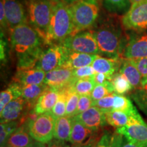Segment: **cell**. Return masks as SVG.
Segmentation results:
<instances>
[{
    "label": "cell",
    "mask_w": 147,
    "mask_h": 147,
    "mask_svg": "<svg viewBox=\"0 0 147 147\" xmlns=\"http://www.w3.org/2000/svg\"><path fill=\"white\" fill-rule=\"evenodd\" d=\"M10 42L18 59L17 70L36 68L44 52L41 36L27 23L21 24L10 29Z\"/></svg>",
    "instance_id": "obj_1"
},
{
    "label": "cell",
    "mask_w": 147,
    "mask_h": 147,
    "mask_svg": "<svg viewBox=\"0 0 147 147\" xmlns=\"http://www.w3.org/2000/svg\"><path fill=\"white\" fill-rule=\"evenodd\" d=\"M74 21L70 6L64 1L53 0L51 21L45 43L53 45V42L61 44L74 31Z\"/></svg>",
    "instance_id": "obj_2"
},
{
    "label": "cell",
    "mask_w": 147,
    "mask_h": 147,
    "mask_svg": "<svg viewBox=\"0 0 147 147\" xmlns=\"http://www.w3.org/2000/svg\"><path fill=\"white\" fill-rule=\"evenodd\" d=\"M100 53L110 58H119L122 50V36L118 27L105 23L93 32Z\"/></svg>",
    "instance_id": "obj_3"
},
{
    "label": "cell",
    "mask_w": 147,
    "mask_h": 147,
    "mask_svg": "<svg viewBox=\"0 0 147 147\" xmlns=\"http://www.w3.org/2000/svg\"><path fill=\"white\" fill-rule=\"evenodd\" d=\"M53 0H28L27 18L45 43L53 11Z\"/></svg>",
    "instance_id": "obj_4"
},
{
    "label": "cell",
    "mask_w": 147,
    "mask_h": 147,
    "mask_svg": "<svg viewBox=\"0 0 147 147\" xmlns=\"http://www.w3.org/2000/svg\"><path fill=\"white\" fill-rule=\"evenodd\" d=\"M75 34L94 25L100 13L99 0H78L70 6ZM71 34V35H72Z\"/></svg>",
    "instance_id": "obj_5"
},
{
    "label": "cell",
    "mask_w": 147,
    "mask_h": 147,
    "mask_svg": "<svg viewBox=\"0 0 147 147\" xmlns=\"http://www.w3.org/2000/svg\"><path fill=\"white\" fill-rule=\"evenodd\" d=\"M56 118L51 112L42 113L36 119L27 120L26 124L30 135L36 141L42 143L49 142L54 138Z\"/></svg>",
    "instance_id": "obj_6"
},
{
    "label": "cell",
    "mask_w": 147,
    "mask_h": 147,
    "mask_svg": "<svg viewBox=\"0 0 147 147\" xmlns=\"http://www.w3.org/2000/svg\"><path fill=\"white\" fill-rule=\"evenodd\" d=\"M61 45L67 49L75 52L98 55V45L93 32L82 31L67 37Z\"/></svg>",
    "instance_id": "obj_7"
},
{
    "label": "cell",
    "mask_w": 147,
    "mask_h": 147,
    "mask_svg": "<svg viewBox=\"0 0 147 147\" xmlns=\"http://www.w3.org/2000/svg\"><path fill=\"white\" fill-rule=\"evenodd\" d=\"M69 51L62 45H52L42 53L36 68L49 72L63 67L67 59Z\"/></svg>",
    "instance_id": "obj_8"
},
{
    "label": "cell",
    "mask_w": 147,
    "mask_h": 147,
    "mask_svg": "<svg viewBox=\"0 0 147 147\" xmlns=\"http://www.w3.org/2000/svg\"><path fill=\"white\" fill-rule=\"evenodd\" d=\"M122 24L126 29L137 32L147 29V1L131 4L123 16Z\"/></svg>",
    "instance_id": "obj_9"
},
{
    "label": "cell",
    "mask_w": 147,
    "mask_h": 147,
    "mask_svg": "<svg viewBox=\"0 0 147 147\" xmlns=\"http://www.w3.org/2000/svg\"><path fill=\"white\" fill-rule=\"evenodd\" d=\"M76 80L73 69L61 67L47 72L44 83L51 89L60 90L71 85Z\"/></svg>",
    "instance_id": "obj_10"
},
{
    "label": "cell",
    "mask_w": 147,
    "mask_h": 147,
    "mask_svg": "<svg viewBox=\"0 0 147 147\" xmlns=\"http://www.w3.org/2000/svg\"><path fill=\"white\" fill-rule=\"evenodd\" d=\"M4 7L8 27L13 29L21 24L27 23V15L23 5L17 0H1Z\"/></svg>",
    "instance_id": "obj_11"
},
{
    "label": "cell",
    "mask_w": 147,
    "mask_h": 147,
    "mask_svg": "<svg viewBox=\"0 0 147 147\" xmlns=\"http://www.w3.org/2000/svg\"><path fill=\"white\" fill-rule=\"evenodd\" d=\"M132 36L124 47L123 56L127 59L147 57V32Z\"/></svg>",
    "instance_id": "obj_12"
},
{
    "label": "cell",
    "mask_w": 147,
    "mask_h": 147,
    "mask_svg": "<svg viewBox=\"0 0 147 147\" xmlns=\"http://www.w3.org/2000/svg\"><path fill=\"white\" fill-rule=\"evenodd\" d=\"M74 117L80 121L86 127L95 131H97L107 123L106 113L95 106H92L88 110Z\"/></svg>",
    "instance_id": "obj_13"
},
{
    "label": "cell",
    "mask_w": 147,
    "mask_h": 147,
    "mask_svg": "<svg viewBox=\"0 0 147 147\" xmlns=\"http://www.w3.org/2000/svg\"><path fill=\"white\" fill-rule=\"evenodd\" d=\"M95 130L91 129L80 121L72 117L71 123V131L69 141L73 144H83L95 142Z\"/></svg>",
    "instance_id": "obj_14"
},
{
    "label": "cell",
    "mask_w": 147,
    "mask_h": 147,
    "mask_svg": "<svg viewBox=\"0 0 147 147\" xmlns=\"http://www.w3.org/2000/svg\"><path fill=\"white\" fill-rule=\"evenodd\" d=\"M116 132L121 134L129 142L140 144L147 143V125L137 123L117 128Z\"/></svg>",
    "instance_id": "obj_15"
},
{
    "label": "cell",
    "mask_w": 147,
    "mask_h": 147,
    "mask_svg": "<svg viewBox=\"0 0 147 147\" xmlns=\"http://www.w3.org/2000/svg\"><path fill=\"white\" fill-rule=\"evenodd\" d=\"M27 107L30 108V106L23 97L12 100L1 111V123L16 121L25 113Z\"/></svg>",
    "instance_id": "obj_16"
},
{
    "label": "cell",
    "mask_w": 147,
    "mask_h": 147,
    "mask_svg": "<svg viewBox=\"0 0 147 147\" xmlns=\"http://www.w3.org/2000/svg\"><path fill=\"white\" fill-rule=\"evenodd\" d=\"M35 140L29 134L27 124H24L12 133L7 140L5 147H32Z\"/></svg>",
    "instance_id": "obj_17"
},
{
    "label": "cell",
    "mask_w": 147,
    "mask_h": 147,
    "mask_svg": "<svg viewBox=\"0 0 147 147\" xmlns=\"http://www.w3.org/2000/svg\"><path fill=\"white\" fill-rule=\"evenodd\" d=\"M46 77V72L42 69L33 68L25 70H17L13 78L14 82L24 84H43Z\"/></svg>",
    "instance_id": "obj_18"
},
{
    "label": "cell",
    "mask_w": 147,
    "mask_h": 147,
    "mask_svg": "<svg viewBox=\"0 0 147 147\" xmlns=\"http://www.w3.org/2000/svg\"><path fill=\"white\" fill-rule=\"evenodd\" d=\"M59 98V90L48 88L37 100L34 106V111L42 114L51 112L53 110Z\"/></svg>",
    "instance_id": "obj_19"
},
{
    "label": "cell",
    "mask_w": 147,
    "mask_h": 147,
    "mask_svg": "<svg viewBox=\"0 0 147 147\" xmlns=\"http://www.w3.org/2000/svg\"><path fill=\"white\" fill-rule=\"evenodd\" d=\"M121 61L119 58H106L98 57L93 61L91 66L96 73H104L112 76L120 69Z\"/></svg>",
    "instance_id": "obj_20"
},
{
    "label": "cell",
    "mask_w": 147,
    "mask_h": 147,
    "mask_svg": "<svg viewBox=\"0 0 147 147\" xmlns=\"http://www.w3.org/2000/svg\"><path fill=\"white\" fill-rule=\"evenodd\" d=\"M98 55L87 54V53L75 52L69 50L67 59L63 67L74 69L84 66L91 65Z\"/></svg>",
    "instance_id": "obj_21"
},
{
    "label": "cell",
    "mask_w": 147,
    "mask_h": 147,
    "mask_svg": "<svg viewBox=\"0 0 147 147\" xmlns=\"http://www.w3.org/2000/svg\"><path fill=\"white\" fill-rule=\"evenodd\" d=\"M120 72L125 76L133 88L140 89L142 87V76L137 67L129 59H126L122 62Z\"/></svg>",
    "instance_id": "obj_22"
},
{
    "label": "cell",
    "mask_w": 147,
    "mask_h": 147,
    "mask_svg": "<svg viewBox=\"0 0 147 147\" xmlns=\"http://www.w3.org/2000/svg\"><path fill=\"white\" fill-rule=\"evenodd\" d=\"M45 83L40 84H21V97L28 103L29 106H35L37 100L48 89Z\"/></svg>",
    "instance_id": "obj_23"
},
{
    "label": "cell",
    "mask_w": 147,
    "mask_h": 147,
    "mask_svg": "<svg viewBox=\"0 0 147 147\" xmlns=\"http://www.w3.org/2000/svg\"><path fill=\"white\" fill-rule=\"evenodd\" d=\"M72 117L67 116L59 117L55 120L54 138L63 141H69L71 131Z\"/></svg>",
    "instance_id": "obj_24"
},
{
    "label": "cell",
    "mask_w": 147,
    "mask_h": 147,
    "mask_svg": "<svg viewBox=\"0 0 147 147\" xmlns=\"http://www.w3.org/2000/svg\"><path fill=\"white\" fill-rule=\"evenodd\" d=\"M105 113L107 123L117 128L130 125L133 118L128 114L119 110H110Z\"/></svg>",
    "instance_id": "obj_25"
},
{
    "label": "cell",
    "mask_w": 147,
    "mask_h": 147,
    "mask_svg": "<svg viewBox=\"0 0 147 147\" xmlns=\"http://www.w3.org/2000/svg\"><path fill=\"white\" fill-rule=\"evenodd\" d=\"M19 97H21V84L14 82L0 93V112L7 104Z\"/></svg>",
    "instance_id": "obj_26"
},
{
    "label": "cell",
    "mask_w": 147,
    "mask_h": 147,
    "mask_svg": "<svg viewBox=\"0 0 147 147\" xmlns=\"http://www.w3.org/2000/svg\"><path fill=\"white\" fill-rule=\"evenodd\" d=\"M110 82L113 84L114 92L119 95L125 94L133 88L125 76L120 71L114 74L110 78Z\"/></svg>",
    "instance_id": "obj_27"
},
{
    "label": "cell",
    "mask_w": 147,
    "mask_h": 147,
    "mask_svg": "<svg viewBox=\"0 0 147 147\" xmlns=\"http://www.w3.org/2000/svg\"><path fill=\"white\" fill-rule=\"evenodd\" d=\"M72 85V84H71ZM71 85L66 87L63 89L59 90V98L56 104L53 107L51 113L56 119L65 116L66 103H67V95L69 88Z\"/></svg>",
    "instance_id": "obj_28"
},
{
    "label": "cell",
    "mask_w": 147,
    "mask_h": 147,
    "mask_svg": "<svg viewBox=\"0 0 147 147\" xmlns=\"http://www.w3.org/2000/svg\"><path fill=\"white\" fill-rule=\"evenodd\" d=\"M96 84L93 77L76 80L72 84L73 89L80 95H91Z\"/></svg>",
    "instance_id": "obj_29"
},
{
    "label": "cell",
    "mask_w": 147,
    "mask_h": 147,
    "mask_svg": "<svg viewBox=\"0 0 147 147\" xmlns=\"http://www.w3.org/2000/svg\"><path fill=\"white\" fill-rule=\"evenodd\" d=\"M130 0H103L104 8L112 13H121L129 10Z\"/></svg>",
    "instance_id": "obj_30"
},
{
    "label": "cell",
    "mask_w": 147,
    "mask_h": 147,
    "mask_svg": "<svg viewBox=\"0 0 147 147\" xmlns=\"http://www.w3.org/2000/svg\"><path fill=\"white\" fill-rule=\"evenodd\" d=\"M79 98H80V95L74 91L72 85H71L69 88L68 95H67L65 116H67L69 117H74L77 106H78Z\"/></svg>",
    "instance_id": "obj_31"
},
{
    "label": "cell",
    "mask_w": 147,
    "mask_h": 147,
    "mask_svg": "<svg viewBox=\"0 0 147 147\" xmlns=\"http://www.w3.org/2000/svg\"><path fill=\"white\" fill-rule=\"evenodd\" d=\"M111 93H114L113 87L110 80H108L104 84H98L95 86L92 91L91 97L93 101H97L107 96Z\"/></svg>",
    "instance_id": "obj_32"
},
{
    "label": "cell",
    "mask_w": 147,
    "mask_h": 147,
    "mask_svg": "<svg viewBox=\"0 0 147 147\" xmlns=\"http://www.w3.org/2000/svg\"><path fill=\"white\" fill-rule=\"evenodd\" d=\"M115 92L108 94L107 96L103 97L100 100L93 101V106H97L104 113H107L108 111L113 110L114 98H115Z\"/></svg>",
    "instance_id": "obj_33"
},
{
    "label": "cell",
    "mask_w": 147,
    "mask_h": 147,
    "mask_svg": "<svg viewBox=\"0 0 147 147\" xmlns=\"http://www.w3.org/2000/svg\"><path fill=\"white\" fill-rule=\"evenodd\" d=\"M138 69L142 76V84L147 80V57L129 59Z\"/></svg>",
    "instance_id": "obj_34"
},
{
    "label": "cell",
    "mask_w": 147,
    "mask_h": 147,
    "mask_svg": "<svg viewBox=\"0 0 147 147\" xmlns=\"http://www.w3.org/2000/svg\"><path fill=\"white\" fill-rule=\"evenodd\" d=\"M73 73L76 80H78L93 77L96 74V71L91 65H87L73 69Z\"/></svg>",
    "instance_id": "obj_35"
},
{
    "label": "cell",
    "mask_w": 147,
    "mask_h": 147,
    "mask_svg": "<svg viewBox=\"0 0 147 147\" xmlns=\"http://www.w3.org/2000/svg\"><path fill=\"white\" fill-rule=\"evenodd\" d=\"M93 100L91 98V95H80L74 117L91 108L93 106Z\"/></svg>",
    "instance_id": "obj_36"
},
{
    "label": "cell",
    "mask_w": 147,
    "mask_h": 147,
    "mask_svg": "<svg viewBox=\"0 0 147 147\" xmlns=\"http://www.w3.org/2000/svg\"><path fill=\"white\" fill-rule=\"evenodd\" d=\"M112 140L113 135L110 133H105L97 142L94 147H111Z\"/></svg>",
    "instance_id": "obj_37"
},
{
    "label": "cell",
    "mask_w": 147,
    "mask_h": 147,
    "mask_svg": "<svg viewBox=\"0 0 147 147\" xmlns=\"http://www.w3.org/2000/svg\"><path fill=\"white\" fill-rule=\"evenodd\" d=\"M111 77L112 76L106 74L96 73L93 76V79H94L96 85H98V84H104L108 80H110Z\"/></svg>",
    "instance_id": "obj_38"
},
{
    "label": "cell",
    "mask_w": 147,
    "mask_h": 147,
    "mask_svg": "<svg viewBox=\"0 0 147 147\" xmlns=\"http://www.w3.org/2000/svg\"><path fill=\"white\" fill-rule=\"evenodd\" d=\"M120 134L116 132L113 135L111 147H122L123 144V138Z\"/></svg>",
    "instance_id": "obj_39"
},
{
    "label": "cell",
    "mask_w": 147,
    "mask_h": 147,
    "mask_svg": "<svg viewBox=\"0 0 147 147\" xmlns=\"http://www.w3.org/2000/svg\"><path fill=\"white\" fill-rule=\"evenodd\" d=\"M47 147H70V146L66 142V141L61 140L54 138L50 142H48Z\"/></svg>",
    "instance_id": "obj_40"
},
{
    "label": "cell",
    "mask_w": 147,
    "mask_h": 147,
    "mask_svg": "<svg viewBox=\"0 0 147 147\" xmlns=\"http://www.w3.org/2000/svg\"><path fill=\"white\" fill-rule=\"evenodd\" d=\"M0 21H1V28H7L8 27V23H7L6 16H5V12L4 7H3V2L1 1L0 2Z\"/></svg>",
    "instance_id": "obj_41"
},
{
    "label": "cell",
    "mask_w": 147,
    "mask_h": 147,
    "mask_svg": "<svg viewBox=\"0 0 147 147\" xmlns=\"http://www.w3.org/2000/svg\"><path fill=\"white\" fill-rule=\"evenodd\" d=\"M138 102L139 106L144 110V111L147 113V93H143V94L138 95L137 99L136 100Z\"/></svg>",
    "instance_id": "obj_42"
},
{
    "label": "cell",
    "mask_w": 147,
    "mask_h": 147,
    "mask_svg": "<svg viewBox=\"0 0 147 147\" xmlns=\"http://www.w3.org/2000/svg\"><path fill=\"white\" fill-rule=\"evenodd\" d=\"M5 42L4 40L1 38V60L2 61L5 57Z\"/></svg>",
    "instance_id": "obj_43"
},
{
    "label": "cell",
    "mask_w": 147,
    "mask_h": 147,
    "mask_svg": "<svg viewBox=\"0 0 147 147\" xmlns=\"http://www.w3.org/2000/svg\"><path fill=\"white\" fill-rule=\"evenodd\" d=\"M145 144H140V143H135L132 142H128L126 144H123L122 147H143Z\"/></svg>",
    "instance_id": "obj_44"
},
{
    "label": "cell",
    "mask_w": 147,
    "mask_h": 147,
    "mask_svg": "<svg viewBox=\"0 0 147 147\" xmlns=\"http://www.w3.org/2000/svg\"><path fill=\"white\" fill-rule=\"evenodd\" d=\"M96 143L95 142H92L83 144H73L71 147H94L95 145L96 144Z\"/></svg>",
    "instance_id": "obj_45"
},
{
    "label": "cell",
    "mask_w": 147,
    "mask_h": 147,
    "mask_svg": "<svg viewBox=\"0 0 147 147\" xmlns=\"http://www.w3.org/2000/svg\"><path fill=\"white\" fill-rule=\"evenodd\" d=\"M32 147H47L45 143L38 142V141H35Z\"/></svg>",
    "instance_id": "obj_46"
},
{
    "label": "cell",
    "mask_w": 147,
    "mask_h": 147,
    "mask_svg": "<svg viewBox=\"0 0 147 147\" xmlns=\"http://www.w3.org/2000/svg\"><path fill=\"white\" fill-rule=\"evenodd\" d=\"M147 1V0H130L131 4H133V3H135L142 2V1Z\"/></svg>",
    "instance_id": "obj_47"
},
{
    "label": "cell",
    "mask_w": 147,
    "mask_h": 147,
    "mask_svg": "<svg viewBox=\"0 0 147 147\" xmlns=\"http://www.w3.org/2000/svg\"><path fill=\"white\" fill-rule=\"evenodd\" d=\"M142 88H143V89H144V91L147 93V80L144 82V84H142Z\"/></svg>",
    "instance_id": "obj_48"
},
{
    "label": "cell",
    "mask_w": 147,
    "mask_h": 147,
    "mask_svg": "<svg viewBox=\"0 0 147 147\" xmlns=\"http://www.w3.org/2000/svg\"><path fill=\"white\" fill-rule=\"evenodd\" d=\"M65 1L69 3H74V2H76L77 1H78V0H65Z\"/></svg>",
    "instance_id": "obj_49"
},
{
    "label": "cell",
    "mask_w": 147,
    "mask_h": 147,
    "mask_svg": "<svg viewBox=\"0 0 147 147\" xmlns=\"http://www.w3.org/2000/svg\"><path fill=\"white\" fill-rule=\"evenodd\" d=\"M143 147H147V143H146V144L144 145V146H143Z\"/></svg>",
    "instance_id": "obj_50"
}]
</instances>
